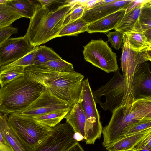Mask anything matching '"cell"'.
<instances>
[{"label":"cell","instance_id":"obj_1","mask_svg":"<svg viewBox=\"0 0 151 151\" xmlns=\"http://www.w3.org/2000/svg\"><path fill=\"white\" fill-rule=\"evenodd\" d=\"M24 76L41 84L55 96L71 105L80 102L84 77L80 73L47 70L34 65L25 68Z\"/></svg>","mask_w":151,"mask_h":151},{"label":"cell","instance_id":"obj_2","mask_svg":"<svg viewBox=\"0 0 151 151\" xmlns=\"http://www.w3.org/2000/svg\"><path fill=\"white\" fill-rule=\"evenodd\" d=\"M80 1H68L55 10L37 4L25 37L34 47L58 37L64 20Z\"/></svg>","mask_w":151,"mask_h":151},{"label":"cell","instance_id":"obj_3","mask_svg":"<svg viewBox=\"0 0 151 151\" xmlns=\"http://www.w3.org/2000/svg\"><path fill=\"white\" fill-rule=\"evenodd\" d=\"M45 87L25 76L1 87L0 112L20 113L41 94Z\"/></svg>","mask_w":151,"mask_h":151},{"label":"cell","instance_id":"obj_4","mask_svg":"<svg viewBox=\"0 0 151 151\" xmlns=\"http://www.w3.org/2000/svg\"><path fill=\"white\" fill-rule=\"evenodd\" d=\"M111 118L102 132V145L106 147L120 137L124 129L134 122L151 117V96L135 99L132 104L122 106L114 111Z\"/></svg>","mask_w":151,"mask_h":151},{"label":"cell","instance_id":"obj_5","mask_svg":"<svg viewBox=\"0 0 151 151\" xmlns=\"http://www.w3.org/2000/svg\"><path fill=\"white\" fill-rule=\"evenodd\" d=\"M7 121L17 137L31 149L45 139L52 128L39 123L32 117L18 113L10 114Z\"/></svg>","mask_w":151,"mask_h":151},{"label":"cell","instance_id":"obj_6","mask_svg":"<svg viewBox=\"0 0 151 151\" xmlns=\"http://www.w3.org/2000/svg\"><path fill=\"white\" fill-rule=\"evenodd\" d=\"M121 68L125 86L124 105L132 103L134 98L132 82L135 70L142 63L151 61V50L137 52L131 48L126 33L122 47Z\"/></svg>","mask_w":151,"mask_h":151},{"label":"cell","instance_id":"obj_7","mask_svg":"<svg viewBox=\"0 0 151 151\" xmlns=\"http://www.w3.org/2000/svg\"><path fill=\"white\" fill-rule=\"evenodd\" d=\"M80 103L86 117L84 139L86 144L93 145L97 139L101 137L103 127L87 78L83 81Z\"/></svg>","mask_w":151,"mask_h":151},{"label":"cell","instance_id":"obj_8","mask_svg":"<svg viewBox=\"0 0 151 151\" xmlns=\"http://www.w3.org/2000/svg\"><path fill=\"white\" fill-rule=\"evenodd\" d=\"M92 92L96 103L99 104L104 111L112 112L124 105L125 86L122 75L118 70L106 84L92 90Z\"/></svg>","mask_w":151,"mask_h":151},{"label":"cell","instance_id":"obj_9","mask_svg":"<svg viewBox=\"0 0 151 151\" xmlns=\"http://www.w3.org/2000/svg\"><path fill=\"white\" fill-rule=\"evenodd\" d=\"M85 60L107 73L118 70L116 53L102 40H92L83 47Z\"/></svg>","mask_w":151,"mask_h":151},{"label":"cell","instance_id":"obj_10","mask_svg":"<svg viewBox=\"0 0 151 151\" xmlns=\"http://www.w3.org/2000/svg\"><path fill=\"white\" fill-rule=\"evenodd\" d=\"M74 133L67 122L59 123L52 128L45 139L30 151H64L77 142L73 137Z\"/></svg>","mask_w":151,"mask_h":151},{"label":"cell","instance_id":"obj_11","mask_svg":"<svg viewBox=\"0 0 151 151\" xmlns=\"http://www.w3.org/2000/svg\"><path fill=\"white\" fill-rule=\"evenodd\" d=\"M73 105L57 97L45 88L41 94L21 115L34 118L54 111L70 110Z\"/></svg>","mask_w":151,"mask_h":151},{"label":"cell","instance_id":"obj_12","mask_svg":"<svg viewBox=\"0 0 151 151\" xmlns=\"http://www.w3.org/2000/svg\"><path fill=\"white\" fill-rule=\"evenodd\" d=\"M35 47L30 44L24 36L9 38L0 45L1 66L17 60L31 52Z\"/></svg>","mask_w":151,"mask_h":151},{"label":"cell","instance_id":"obj_13","mask_svg":"<svg viewBox=\"0 0 151 151\" xmlns=\"http://www.w3.org/2000/svg\"><path fill=\"white\" fill-rule=\"evenodd\" d=\"M132 87L134 100L151 96V72L149 63H143L135 70Z\"/></svg>","mask_w":151,"mask_h":151},{"label":"cell","instance_id":"obj_14","mask_svg":"<svg viewBox=\"0 0 151 151\" xmlns=\"http://www.w3.org/2000/svg\"><path fill=\"white\" fill-rule=\"evenodd\" d=\"M134 0H114L110 3L86 10L81 18L88 24L121 9H126Z\"/></svg>","mask_w":151,"mask_h":151},{"label":"cell","instance_id":"obj_15","mask_svg":"<svg viewBox=\"0 0 151 151\" xmlns=\"http://www.w3.org/2000/svg\"><path fill=\"white\" fill-rule=\"evenodd\" d=\"M126 9H121L95 21L88 25V33L107 32L115 29L124 15Z\"/></svg>","mask_w":151,"mask_h":151},{"label":"cell","instance_id":"obj_16","mask_svg":"<svg viewBox=\"0 0 151 151\" xmlns=\"http://www.w3.org/2000/svg\"><path fill=\"white\" fill-rule=\"evenodd\" d=\"M151 133V129L122 137L106 147L107 151H132L143 139Z\"/></svg>","mask_w":151,"mask_h":151},{"label":"cell","instance_id":"obj_17","mask_svg":"<svg viewBox=\"0 0 151 151\" xmlns=\"http://www.w3.org/2000/svg\"><path fill=\"white\" fill-rule=\"evenodd\" d=\"M125 33L127 35L130 47L134 51L140 52L151 50V42L145 35L139 19L132 29Z\"/></svg>","mask_w":151,"mask_h":151},{"label":"cell","instance_id":"obj_18","mask_svg":"<svg viewBox=\"0 0 151 151\" xmlns=\"http://www.w3.org/2000/svg\"><path fill=\"white\" fill-rule=\"evenodd\" d=\"M145 0H134L126 9L125 14L114 29L123 33L129 31L138 19L143 3Z\"/></svg>","mask_w":151,"mask_h":151},{"label":"cell","instance_id":"obj_19","mask_svg":"<svg viewBox=\"0 0 151 151\" xmlns=\"http://www.w3.org/2000/svg\"><path fill=\"white\" fill-rule=\"evenodd\" d=\"M64 118L72 127L75 132L79 133L84 138L86 117L81 103H78L73 104Z\"/></svg>","mask_w":151,"mask_h":151},{"label":"cell","instance_id":"obj_20","mask_svg":"<svg viewBox=\"0 0 151 151\" xmlns=\"http://www.w3.org/2000/svg\"><path fill=\"white\" fill-rule=\"evenodd\" d=\"M8 114L0 112V131L5 139L14 151H30L14 134L7 121Z\"/></svg>","mask_w":151,"mask_h":151},{"label":"cell","instance_id":"obj_21","mask_svg":"<svg viewBox=\"0 0 151 151\" xmlns=\"http://www.w3.org/2000/svg\"><path fill=\"white\" fill-rule=\"evenodd\" d=\"M6 4L23 17L29 19L33 16L37 5L28 0H9Z\"/></svg>","mask_w":151,"mask_h":151},{"label":"cell","instance_id":"obj_22","mask_svg":"<svg viewBox=\"0 0 151 151\" xmlns=\"http://www.w3.org/2000/svg\"><path fill=\"white\" fill-rule=\"evenodd\" d=\"M138 19L145 35L151 42V0H145L143 3Z\"/></svg>","mask_w":151,"mask_h":151},{"label":"cell","instance_id":"obj_23","mask_svg":"<svg viewBox=\"0 0 151 151\" xmlns=\"http://www.w3.org/2000/svg\"><path fill=\"white\" fill-rule=\"evenodd\" d=\"M23 17L6 3L0 4V29L10 26Z\"/></svg>","mask_w":151,"mask_h":151},{"label":"cell","instance_id":"obj_24","mask_svg":"<svg viewBox=\"0 0 151 151\" xmlns=\"http://www.w3.org/2000/svg\"><path fill=\"white\" fill-rule=\"evenodd\" d=\"M35 65L43 69L54 71L66 73L75 71L73 65L61 58Z\"/></svg>","mask_w":151,"mask_h":151},{"label":"cell","instance_id":"obj_25","mask_svg":"<svg viewBox=\"0 0 151 151\" xmlns=\"http://www.w3.org/2000/svg\"><path fill=\"white\" fill-rule=\"evenodd\" d=\"M70 110H65L54 111L33 118L40 124L53 128L64 118Z\"/></svg>","mask_w":151,"mask_h":151},{"label":"cell","instance_id":"obj_26","mask_svg":"<svg viewBox=\"0 0 151 151\" xmlns=\"http://www.w3.org/2000/svg\"><path fill=\"white\" fill-rule=\"evenodd\" d=\"M88 24L81 18L65 25L59 33L58 37L76 36L86 31Z\"/></svg>","mask_w":151,"mask_h":151},{"label":"cell","instance_id":"obj_27","mask_svg":"<svg viewBox=\"0 0 151 151\" xmlns=\"http://www.w3.org/2000/svg\"><path fill=\"white\" fill-rule=\"evenodd\" d=\"M24 67L12 66L5 68L0 71V85L2 87L24 75Z\"/></svg>","mask_w":151,"mask_h":151},{"label":"cell","instance_id":"obj_28","mask_svg":"<svg viewBox=\"0 0 151 151\" xmlns=\"http://www.w3.org/2000/svg\"><path fill=\"white\" fill-rule=\"evenodd\" d=\"M61 58L51 48L45 46H40L37 47L34 61V65Z\"/></svg>","mask_w":151,"mask_h":151},{"label":"cell","instance_id":"obj_29","mask_svg":"<svg viewBox=\"0 0 151 151\" xmlns=\"http://www.w3.org/2000/svg\"><path fill=\"white\" fill-rule=\"evenodd\" d=\"M150 129H151V117L145 118L127 127L122 133L120 138Z\"/></svg>","mask_w":151,"mask_h":151},{"label":"cell","instance_id":"obj_30","mask_svg":"<svg viewBox=\"0 0 151 151\" xmlns=\"http://www.w3.org/2000/svg\"><path fill=\"white\" fill-rule=\"evenodd\" d=\"M37 47H35L31 52L17 60L7 65L1 66L0 70L12 66H19L25 67L34 65V61Z\"/></svg>","mask_w":151,"mask_h":151},{"label":"cell","instance_id":"obj_31","mask_svg":"<svg viewBox=\"0 0 151 151\" xmlns=\"http://www.w3.org/2000/svg\"><path fill=\"white\" fill-rule=\"evenodd\" d=\"M85 11V9L80 0L78 4L73 8L65 18L63 24V27L70 22L81 18Z\"/></svg>","mask_w":151,"mask_h":151},{"label":"cell","instance_id":"obj_32","mask_svg":"<svg viewBox=\"0 0 151 151\" xmlns=\"http://www.w3.org/2000/svg\"><path fill=\"white\" fill-rule=\"evenodd\" d=\"M124 34L117 30L113 32H108L107 35L108 41L110 42L111 46L116 50H119L122 46Z\"/></svg>","mask_w":151,"mask_h":151},{"label":"cell","instance_id":"obj_33","mask_svg":"<svg viewBox=\"0 0 151 151\" xmlns=\"http://www.w3.org/2000/svg\"><path fill=\"white\" fill-rule=\"evenodd\" d=\"M18 29L10 26L0 29V45L12 35L17 33Z\"/></svg>","mask_w":151,"mask_h":151},{"label":"cell","instance_id":"obj_34","mask_svg":"<svg viewBox=\"0 0 151 151\" xmlns=\"http://www.w3.org/2000/svg\"><path fill=\"white\" fill-rule=\"evenodd\" d=\"M151 149V133L148 134L141 140L135 147L132 151L145 148Z\"/></svg>","mask_w":151,"mask_h":151},{"label":"cell","instance_id":"obj_35","mask_svg":"<svg viewBox=\"0 0 151 151\" xmlns=\"http://www.w3.org/2000/svg\"><path fill=\"white\" fill-rule=\"evenodd\" d=\"M0 151H14L3 137L0 131Z\"/></svg>","mask_w":151,"mask_h":151},{"label":"cell","instance_id":"obj_36","mask_svg":"<svg viewBox=\"0 0 151 151\" xmlns=\"http://www.w3.org/2000/svg\"><path fill=\"white\" fill-rule=\"evenodd\" d=\"M37 1L40 3L41 6L45 7L49 6L53 4L60 3H65L67 2V1L57 0H38Z\"/></svg>","mask_w":151,"mask_h":151},{"label":"cell","instance_id":"obj_37","mask_svg":"<svg viewBox=\"0 0 151 151\" xmlns=\"http://www.w3.org/2000/svg\"><path fill=\"white\" fill-rule=\"evenodd\" d=\"M99 0L81 1V4L84 7L85 11L92 8Z\"/></svg>","mask_w":151,"mask_h":151},{"label":"cell","instance_id":"obj_38","mask_svg":"<svg viewBox=\"0 0 151 151\" xmlns=\"http://www.w3.org/2000/svg\"><path fill=\"white\" fill-rule=\"evenodd\" d=\"M64 151H85L79 143L77 142L69 148Z\"/></svg>","mask_w":151,"mask_h":151},{"label":"cell","instance_id":"obj_39","mask_svg":"<svg viewBox=\"0 0 151 151\" xmlns=\"http://www.w3.org/2000/svg\"><path fill=\"white\" fill-rule=\"evenodd\" d=\"M114 0H99L98 2L94 5L93 7L104 5L112 2L114 1Z\"/></svg>","mask_w":151,"mask_h":151},{"label":"cell","instance_id":"obj_40","mask_svg":"<svg viewBox=\"0 0 151 151\" xmlns=\"http://www.w3.org/2000/svg\"><path fill=\"white\" fill-rule=\"evenodd\" d=\"M74 139L77 142L82 140L84 139V137L78 132H75L73 136Z\"/></svg>","mask_w":151,"mask_h":151},{"label":"cell","instance_id":"obj_41","mask_svg":"<svg viewBox=\"0 0 151 151\" xmlns=\"http://www.w3.org/2000/svg\"><path fill=\"white\" fill-rule=\"evenodd\" d=\"M135 151H151V149L149 148H145L137 150Z\"/></svg>","mask_w":151,"mask_h":151},{"label":"cell","instance_id":"obj_42","mask_svg":"<svg viewBox=\"0 0 151 151\" xmlns=\"http://www.w3.org/2000/svg\"><path fill=\"white\" fill-rule=\"evenodd\" d=\"M9 0H0V4L8 3Z\"/></svg>","mask_w":151,"mask_h":151},{"label":"cell","instance_id":"obj_43","mask_svg":"<svg viewBox=\"0 0 151 151\" xmlns=\"http://www.w3.org/2000/svg\"><path fill=\"white\" fill-rule=\"evenodd\" d=\"M1 66L0 65V68H1Z\"/></svg>","mask_w":151,"mask_h":151}]
</instances>
